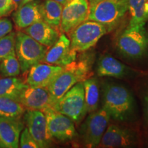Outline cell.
<instances>
[{
	"instance_id": "cell-1",
	"label": "cell",
	"mask_w": 148,
	"mask_h": 148,
	"mask_svg": "<svg viewBox=\"0 0 148 148\" xmlns=\"http://www.w3.org/2000/svg\"><path fill=\"white\" fill-rule=\"evenodd\" d=\"M102 108L114 121L133 123L138 118V106L132 92L120 83L104 81L101 84Z\"/></svg>"
},
{
	"instance_id": "cell-2",
	"label": "cell",
	"mask_w": 148,
	"mask_h": 148,
	"mask_svg": "<svg viewBox=\"0 0 148 148\" xmlns=\"http://www.w3.org/2000/svg\"><path fill=\"white\" fill-rule=\"evenodd\" d=\"M93 62L94 55L84 51L71 63L63 66L62 72L47 87L54 104L75 84L92 76Z\"/></svg>"
},
{
	"instance_id": "cell-3",
	"label": "cell",
	"mask_w": 148,
	"mask_h": 148,
	"mask_svg": "<svg viewBox=\"0 0 148 148\" xmlns=\"http://www.w3.org/2000/svg\"><path fill=\"white\" fill-rule=\"evenodd\" d=\"M115 48L128 62H140L148 58V32L145 26L128 24L116 37Z\"/></svg>"
},
{
	"instance_id": "cell-4",
	"label": "cell",
	"mask_w": 148,
	"mask_h": 148,
	"mask_svg": "<svg viewBox=\"0 0 148 148\" xmlns=\"http://www.w3.org/2000/svg\"><path fill=\"white\" fill-rule=\"evenodd\" d=\"M127 12V0H103L89 6L87 20L102 24L110 32L121 24Z\"/></svg>"
},
{
	"instance_id": "cell-5",
	"label": "cell",
	"mask_w": 148,
	"mask_h": 148,
	"mask_svg": "<svg viewBox=\"0 0 148 148\" xmlns=\"http://www.w3.org/2000/svg\"><path fill=\"white\" fill-rule=\"evenodd\" d=\"M141 147L140 130L132 123L117 122L108 123L100 143L99 148H127Z\"/></svg>"
},
{
	"instance_id": "cell-6",
	"label": "cell",
	"mask_w": 148,
	"mask_h": 148,
	"mask_svg": "<svg viewBox=\"0 0 148 148\" xmlns=\"http://www.w3.org/2000/svg\"><path fill=\"white\" fill-rule=\"evenodd\" d=\"M88 114L79 129V141L84 147H97L108 127L110 116L103 108Z\"/></svg>"
},
{
	"instance_id": "cell-7",
	"label": "cell",
	"mask_w": 148,
	"mask_h": 148,
	"mask_svg": "<svg viewBox=\"0 0 148 148\" xmlns=\"http://www.w3.org/2000/svg\"><path fill=\"white\" fill-rule=\"evenodd\" d=\"M107 33L106 27L102 24L86 20L68 33L71 49L76 52L86 51Z\"/></svg>"
},
{
	"instance_id": "cell-8",
	"label": "cell",
	"mask_w": 148,
	"mask_h": 148,
	"mask_svg": "<svg viewBox=\"0 0 148 148\" xmlns=\"http://www.w3.org/2000/svg\"><path fill=\"white\" fill-rule=\"evenodd\" d=\"M15 53L22 73H25L43 59L49 47L41 45L24 32L16 33Z\"/></svg>"
},
{
	"instance_id": "cell-9",
	"label": "cell",
	"mask_w": 148,
	"mask_h": 148,
	"mask_svg": "<svg viewBox=\"0 0 148 148\" xmlns=\"http://www.w3.org/2000/svg\"><path fill=\"white\" fill-rule=\"evenodd\" d=\"M53 110L69 116L78 124L86 112L83 82L75 84L60 98L53 107Z\"/></svg>"
},
{
	"instance_id": "cell-10",
	"label": "cell",
	"mask_w": 148,
	"mask_h": 148,
	"mask_svg": "<svg viewBox=\"0 0 148 148\" xmlns=\"http://www.w3.org/2000/svg\"><path fill=\"white\" fill-rule=\"evenodd\" d=\"M47 127L53 139L60 143L73 141L77 136L75 123L69 116L48 108L45 112Z\"/></svg>"
},
{
	"instance_id": "cell-11",
	"label": "cell",
	"mask_w": 148,
	"mask_h": 148,
	"mask_svg": "<svg viewBox=\"0 0 148 148\" xmlns=\"http://www.w3.org/2000/svg\"><path fill=\"white\" fill-rule=\"evenodd\" d=\"M95 69L97 76L116 79H136L144 73L140 70L123 63L108 53L99 57Z\"/></svg>"
},
{
	"instance_id": "cell-12",
	"label": "cell",
	"mask_w": 148,
	"mask_h": 148,
	"mask_svg": "<svg viewBox=\"0 0 148 148\" xmlns=\"http://www.w3.org/2000/svg\"><path fill=\"white\" fill-rule=\"evenodd\" d=\"M89 13L88 0H69L62 8L60 30L68 34L75 27L87 20Z\"/></svg>"
},
{
	"instance_id": "cell-13",
	"label": "cell",
	"mask_w": 148,
	"mask_h": 148,
	"mask_svg": "<svg viewBox=\"0 0 148 148\" xmlns=\"http://www.w3.org/2000/svg\"><path fill=\"white\" fill-rule=\"evenodd\" d=\"M23 119L27 128L38 147H51L53 139L48 130L45 113L40 110H26L24 112Z\"/></svg>"
},
{
	"instance_id": "cell-14",
	"label": "cell",
	"mask_w": 148,
	"mask_h": 148,
	"mask_svg": "<svg viewBox=\"0 0 148 148\" xmlns=\"http://www.w3.org/2000/svg\"><path fill=\"white\" fill-rule=\"evenodd\" d=\"M18 101L26 110H37L42 112L53 108L54 102L46 88L32 87L26 84L20 92Z\"/></svg>"
},
{
	"instance_id": "cell-15",
	"label": "cell",
	"mask_w": 148,
	"mask_h": 148,
	"mask_svg": "<svg viewBox=\"0 0 148 148\" xmlns=\"http://www.w3.org/2000/svg\"><path fill=\"white\" fill-rule=\"evenodd\" d=\"M76 58L77 52L71 49L69 38L64 33H62L56 42L48 49L40 62L64 66Z\"/></svg>"
},
{
	"instance_id": "cell-16",
	"label": "cell",
	"mask_w": 148,
	"mask_h": 148,
	"mask_svg": "<svg viewBox=\"0 0 148 148\" xmlns=\"http://www.w3.org/2000/svg\"><path fill=\"white\" fill-rule=\"evenodd\" d=\"M62 70L63 66L39 62L27 71L28 73L25 82L32 87L47 88Z\"/></svg>"
},
{
	"instance_id": "cell-17",
	"label": "cell",
	"mask_w": 148,
	"mask_h": 148,
	"mask_svg": "<svg viewBox=\"0 0 148 148\" xmlns=\"http://www.w3.org/2000/svg\"><path fill=\"white\" fill-rule=\"evenodd\" d=\"M23 128L21 118L0 117V147H19L20 134Z\"/></svg>"
},
{
	"instance_id": "cell-18",
	"label": "cell",
	"mask_w": 148,
	"mask_h": 148,
	"mask_svg": "<svg viewBox=\"0 0 148 148\" xmlns=\"http://www.w3.org/2000/svg\"><path fill=\"white\" fill-rule=\"evenodd\" d=\"M23 32L47 47L52 46L60 35L58 29L51 26L43 20L37 21L23 29Z\"/></svg>"
},
{
	"instance_id": "cell-19",
	"label": "cell",
	"mask_w": 148,
	"mask_h": 148,
	"mask_svg": "<svg viewBox=\"0 0 148 148\" xmlns=\"http://www.w3.org/2000/svg\"><path fill=\"white\" fill-rule=\"evenodd\" d=\"M39 5L38 1H33L18 7L12 16L16 28L23 29L42 20Z\"/></svg>"
},
{
	"instance_id": "cell-20",
	"label": "cell",
	"mask_w": 148,
	"mask_h": 148,
	"mask_svg": "<svg viewBox=\"0 0 148 148\" xmlns=\"http://www.w3.org/2000/svg\"><path fill=\"white\" fill-rule=\"evenodd\" d=\"M42 20L54 28L60 30L63 5L54 0H45L39 5Z\"/></svg>"
},
{
	"instance_id": "cell-21",
	"label": "cell",
	"mask_w": 148,
	"mask_h": 148,
	"mask_svg": "<svg viewBox=\"0 0 148 148\" xmlns=\"http://www.w3.org/2000/svg\"><path fill=\"white\" fill-rule=\"evenodd\" d=\"M84 88L86 112H93L99 107L100 98V85L97 77H90L83 81Z\"/></svg>"
},
{
	"instance_id": "cell-22",
	"label": "cell",
	"mask_w": 148,
	"mask_h": 148,
	"mask_svg": "<svg viewBox=\"0 0 148 148\" xmlns=\"http://www.w3.org/2000/svg\"><path fill=\"white\" fill-rule=\"evenodd\" d=\"M27 84L16 77L0 78V96L12 98L18 101L22 89Z\"/></svg>"
},
{
	"instance_id": "cell-23",
	"label": "cell",
	"mask_w": 148,
	"mask_h": 148,
	"mask_svg": "<svg viewBox=\"0 0 148 148\" xmlns=\"http://www.w3.org/2000/svg\"><path fill=\"white\" fill-rule=\"evenodd\" d=\"M147 0H127L129 25L145 26L147 23L145 8Z\"/></svg>"
},
{
	"instance_id": "cell-24",
	"label": "cell",
	"mask_w": 148,
	"mask_h": 148,
	"mask_svg": "<svg viewBox=\"0 0 148 148\" xmlns=\"http://www.w3.org/2000/svg\"><path fill=\"white\" fill-rule=\"evenodd\" d=\"M26 109L12 98L0 96V117L21 118Z\"/></svg>"
},
{
	"instance_id": "cell-25",
	"label": "cell",
	"mask_w": 148,
	"mask_h": 148,
	"mask_svg": "<svg viewBox=\"0 0 148 148\" xmlns=\"http://www.w3.org/2000/svg\"><path fill=\"white\" fill-rule=\"evenodd\" d=\"M21 73V66L15 51L0 62V75L2 77H16Z\"/></svg>"
},
{
	"instance_id": "cell-26",
	"label": "cell",
	"mask_w": 148,
	"mask_h": 148,
	"mask_svg": "<svg viewBox=\"0 0 148 148\" xmlns=\"http://www.w3.org/2000/svg\"><path fill=\"white\" fill-rule=\"evenodd\" d=\"M137 79L136 92L142 106L144 121L148 123V73H144Z\"/></svg>"
},
{
	"instance_id": "cell-27",
	"label": "cell",
	"mask_w": 148,
	"mask_h": 148,
	"mask_svg": "<svg viewBox=\"0 0 148 148\" xmlns=\"http://www.w3.org/2000/svg\"><path fill=\"white\" fill-rule=\"evenodd\" d=\"M16 33L11 32L0 38V62L15 51Z\"/></svg>"
},
{
	"instance_id": "cell-28",
	"label": "cell",
	"mask_w": 148,
	"mask_h": 148,
	"mask_svg": "<svg viewBox=\"0 0 148 148\" xmlns=\"http://www.w3.org/2000/svg\"><path fill=\"white\" fill-rule=\"evenodd\" d=\"M19 147L21 148H38V144L29 133L28 129L24 127L20 134Z\"/></svg>"
},
{
	"instance_id": "cell-29",
	"label": "cell",
	"mask_w": 148,
	"mask_h": 148,
	"mask_svg": "<svg viewBox=\"0 0 148 148\" xmlns=\"http://www.w3.org/2000/svg\"><path fill=\"white\" fill-rule=\"evenodd\" d=\"M12 30V23L7 18H0V38L5 36Z\"/></svg>"
},
{
	"instance_id": "cell-30",
	"label": "cell",
	"mask_w": 148,
	"mask_h": 148,
	"mask_svg": "<svg viewBox=\"0 0 148 148\" xmlns=\"http://www.w3.org/2000/svg\"><path fill=\"white\" fill-rule=\"evenodd\" d=\"M12 11V0H0V17Z\"/></svg>"
},
{
	"instance_id": "cell-31",
	"label": "cell",
	"mask_w": 148,
	"mask_h": 148,
	"mask_svg": "<svg viewBox=\"0 0 148 148\" xmlns=\"http://www.w3.org/2000/svg\"><path fill=\"white\" fill-rule=\"evenodd\" d=\"M140 130L141 147H148V123H145Z\"/></svg>"
},
{
	"instance_id": "cell-32",
	"label": "cell",
	"mask_w": 148,
	"mask_h": 148,
	"mask_svg": "<svg viewBox=\"0 0 148 148\" xmlns=\"http://www.w3.org/2000/svg\"><path fill=\"white\" fill-rule=\"evenodd\" d=\"M22 1L23 0H12V10H16L19 7Z\"/></svg>"
},
{
	"instance_id": "cell-33",
	"label": "cell",
	"mask_w": 148,
	"mask_h": 148,
	"mask_svg": "<svg viewBox=\"0 0 148 148\" xmlns=\"http://www.w3.org/2000/svg\"><path fill=\"white\" fill-rule=\"evenodd\" d=\"M103 1V0H88V3H89V6H90V5H92L93 4H95L96 3L99 2V1Z\"/></svg>"
},
{
	"instance_id": "cell-34",
	"label": "cell",
	"mask_w": 148,
	"mask_h": 148,
	"mask_svg": "<svg viewBox=\"0 0 148 148\" xmlns=\"http://www.w3.org/2000/svg\"><path fill=\"white\" fill-rule=\"evenodd\" d=\"M54 1H57V2L60 3V4H62V5H64L68 1H69V0H54Z\"/></svg>"
},
{
	"instance_id": "cell-35",
	"label": "cell",
	"mask_w": 148,
	"mask_h": 148,
	"mask_svg": "<svg viewBox=\"0 0 148 148\" xmlns=\"http://www.w3.org/2000/svg\"><path fill=\"white\" fill-rule=\"evenodd\" d=\"M35 1V0H23V1H22V2L21 3V4H20L19 7L21 6V5H24V4H25V3L30 2V1Z\"/></svg>"
},
{
	"instance_id": "cell-36",
	"label": "cell",
	"mask_w": 148,
	"mask_h": 148,
	"mask_svg": "<svg viewBox=\"0 0 148 148\" xmlns=\"http://www.w3.org/2000/svg\"><path fill=\"white\" fill-rule=\"evenodd\" d=\"M147 28H148V18H147Z\"/></svg>"
}]
</instances>
